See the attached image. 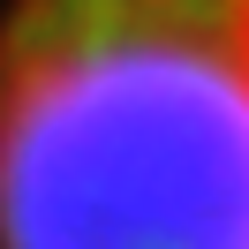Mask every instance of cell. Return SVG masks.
<instances>
[{
	"instance_id": "1",
	"label": "cell",
	"mask_w": 249,
	"mask_h": 249,
	"mask_svg": "<svg viewBox=\"0 0 249 249\" xmlns=\"http://www.w3.org/2000/svg\"><path fill=\"white\" fill-rule=\"evenodd\" d=\"M0 249H249V0H0Z\"/></svg>"
}]
</instances>
